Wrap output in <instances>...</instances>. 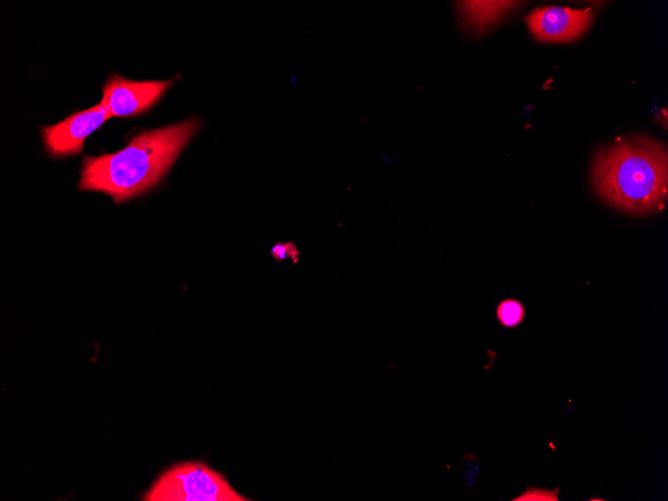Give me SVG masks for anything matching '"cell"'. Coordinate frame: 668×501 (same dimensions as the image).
<instances>
[{"label": "cell", "mask_w": 668, "mask_h": 501, "mask_svg": "<svg viewBox=\"0 0 668 501\" xmlns=\"http://www.w3.org/2000/svg\"><path fill=\"white\" fill-rule=\"evenodd\" d=\"M165 81H134L119 74L108 76L100 101L111 116L133 117L150 109L172 84Z\"/></svg>", "instance_id": "cell-4"}, {"label": "cell", "mask_w": 668, "mask_h": 501, "mask_svg": "<svg viewBox=\"0 0 668 501\" xmlns=\"http://www.w3.org/2000/svg\"><path fill=\"white\" fill-rule=\"evenodd\" d=\"M496 317L501 326L505 328H515L523 322L525 318V308L519 300L506 298L498 303Z\"/></svg>", "instance_id": "cell-7"}, {"label": "cell", "mask_w": 668, "mask_h": 501, "mask_svg": "<svg viewBox=\"0 0 668 501\" xmlns=\"http://www.w3.org/2000/svg\"><path fill=\"white\" fill-rule=\"evenodd\" d=\"M110 113L100 102L86 110L71 114L64 120L42 128L46 151L54 157L77 155L82 152L86 137L100 128Z\"/></svg>", "instance_id": "cell-5"}, {"label": "cell", "mask_w": 668, "mask_h": 501, "mask_svg": "<svg viewBox=\"0 0 668 501\" xmlns=\"http://www.w3.org/2000/svg\"><path fill=\"white\" fill-rule=\"evenodd\" d=\"M591 183L614 208L634 215L661 211L667 200V148L647 137L618 138L595 155Z\"/></svg>", "instance_id": "cell-2"}, {"label": "cell", "mask_w": 668, "mask_h": 501, "mask_svg": "<svg viewBox=\"0 0 668 501\" xmlns=\"http://www.w3.org/2000/svg\"><path fill=\"white\" fill-rule=\"evenodd\" d=\"M201 125L189 118L138 133L115 153L84 156L78 188L105 193L115 203L143 195L164 178Z\"/></svg>", "instance_id": "cell-1"}, {"label": "cell", "mask_w": 668, "mask_h": 501, "mask_svg": "<svg viewBox=\"0 0 668 501\" xmlns=\"http://www.w3.org/2000/svg\"><path fill=\"white\" fill-rule=\"evenodd\" d=\"M594 14L587 9L545 6L532 10L525 18L535 39L543 42H571L591 26Z\"/></svg>", "instance_id": "cell-6"}, {"label": "cell", "mask_w": 668, "mask_h": 501, "mask_svg": "<svg viewBox=\"0 0 668 501\" xmlns=\"http://www.w3.org/2000/svg\"><path fill=\"white\" fill-rule=\"evenodd\" d=\"M143 501H247L226 478L207 464L187 461L166 469Z\"/></svg>", "instance_id": "cell-3"}, {"label": "cell", "mask_w": 668, "mask_h": 501, "mask_svg": "<svg viewBox=\"0 0 668 501\" xmlns=\"http://www.w3.org/2000/svg\"><path fill=\"white\" fill-rule=\"evenodd\" d=\"M272 253L280 260L288 257L291 259H297L298 256V251L295 245L292 243L277 244L275 247H273Z\"/></svg>", "instance_id": "cell-9"}, {"label": "cell", "mask_w": 668, "mask_h": 501, "mask_svg": "<svg viewBox=\"0 0 668 501\" xmlns=\"http://www.w3.org/2000/svg\"><path fill=\"white\" fill-rule=\"evenodd\" d=\"M559 490L545 489L530 486L521 495L513 499L514 501H557Z\"/></svg>", "instance_id": "cell-8"}]
</instances>
